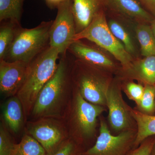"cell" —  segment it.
I'll return each instance as SVG.
<instances>
[{"label": "cell", "mask_w": 155, "mask_h": 155, "mask_svg": "<svg viewBox=\"0 0 155 155\" xmlns=\"http://www.w3.org/2000/svg\"><path fill=\"white\" fill-rule=\"evenodd\" d=\"M73 93L71 70L66 55L63 56L54 74L39 93L29 117L30 120L45 117L64 120Z\"/></svg>", "instance_id": "cell-1"}, {"label": "cell", "mask_w": 155, "mask_h": 155, "mask_svg": "<svg viewBox=\"0 0 155 155\" xmlns=\"http://www.w3.org/2000/svg\"><path fill=\"white\" fill-rule=\"evenodd\" d=\"M59 54L58 50L49 46L29 63L25 81L17 95L25 120L30 116L40 92L54 74Z\"/></svg>", "instance_id": "cell-2"}, {"label": "cell", "mask_w": 155, "mask_h": 155, "mask_svg": "<svg viewBox=\"0 0 155 155\" xmlns=\"http://www.w3.org/2000/svg\"><path fill=\"white\" fill-rule=\"evenodd\" d=\"M102 106L84 100L74 87L73 98L64 119L69 138L77 144L93 137L97 118L104 111Z\"/></svg>", "instance_id": "cell-3"}, {"label": "cell", "mask_w": 155, "mask_h": 155, "mask_svg": "<svg viewBox=\"0 0 155 155\" xmlns=\"http://www.w3.org/2000/svg\"><path fill=\"white\" fill-rule=\"evenodd\" d=\"M53 22L44 21L31 28L21 26L3 60L31 63L49 46V32Z\"/></svg>", "instance_id": "cell-4"}, {"label": "cell", "mask_w": 155, "mask_h": 155, "mask_svg": "<svg viewBox=\"0 0 155 155\" xmlns=\"http://www.w3.org/2000/svg\"><path fill=\"white\" fill-rule=\"evenodd\" d=\"M84 39L94 43L110 53L126 70L132 65V56L111 32L103 10L97 14L87 28L76 34L74 41Z\"/></svg>", "instance_id": "cell-5"}, {"label": "cell", "mask_w": 155, "mask_h": 155, "mask_svg": "<svg viewBox=\"0 0 155 155\" xmlns=\"http://www.w3.org/2000/svg\"><path fill=\"white\" fill-rule=\"evenodd\" d=\"M78 61L79 64H76L75 68L71 70L74 88L88 102L98 105H105L110 84L99 73L98 69Z\"/></svg>", "instance_id": "cell-6"}, {"label": "cell", "mask_w": 155, "mask_h": 155, "mask_svg": "<svg viewBox=\"0 0 155 155\" xmlns=\"http://www.w3.org/2000/svg\"><path fill=\"white\" fill-rule=\"evenodd\" d=\"M26 127L25 133L38 141L48 155L56 152L69 138L66 124L62 119L45 117L29 120Z\"/></svg>", "instance_id": "cell-7"}, {"label": "cell", "mask_w": 155, "mask_h": 155, "mask_svg": "<svg viewBox=\"0 0 155 155\" xmlns=\"http://www.w3.org/2000/svg\"><path fill=\"white\" fill-rule=\"evenodd\" d=\"M72 5L70 1L58 6L57 16L50 28L49 46L63 56L66 55L76 34Z\"/></svg>", "instance_id": "cell-8"}, {"label": "cell", "mask_w": 155, "mask_h": 155, "mask_svg": "<svg viewBox=\"0 0 155 155\" xmlns=\"http://www.w3.org/2000/svg\"><path fill=\"white\" fill-rule=\"evenodd\" d=\"M135 137L130 130L112 135L105 122L101 120L100 134L95 144L79 155H127L134 146Z\"/></svg>", "instance_id": "cell-9"}, {"label": "cell", "mask_w": 155, "mask_h": 155, "mask_svg": "<svg viewBox=\"0 0 155 155\" xmlns=\"http://www.w3.org/2000/svg\"><path fill=\"white\" fill-rule=\"evenodd\" d=\"M29 64L0 60V91L6 97L17 95L25 81Z\"/></svg>", "instance_id": "cell-10"}, {"label": "cell", "mask_w": 155, "mask_h": 155, "mask_svg": "<svg viewBox=\"0 0 155 155\" xmlns=\"http://www.w3.org/2000/svg\"><path fill=\"white\" fill-rule=\"evenodd\" d=\"M106 105L109 109V119L113 129L119 131L130 126L131 118L129 111L122 99L119 87L110 85L107 92Z\"/></svg>", "instance_id": "cell-11"}, {"label": "cell", "mask_w": 155, "mask_h": 155, "mask_svg": "<svg viewBox=\"0 0 155 155\" xmlns=\"http://www.w3.org/2000/svg\"><path fill=\"white\" fill-rule=\"evenodd\" d=\"M68 51L78 60L97 69H110L114 67L113 61L104 53L81 40L73 42Z\"/></svg>", "instance_id": "cell-12"}, {"label": "cell", "mask_w": 155, "mask_h": 155, "mask_svg": "<svg viewBox=\"0 0 155 155\" xmlns=\"http://www.w3.org/2000/svg\"><path fill=\"white\" fill-rule=\"evenodd\" d=\"M104 6L119 15L140 23L150 24L155 19L137 0H104Z\"/></svg>", "instance_id": "cell-13"}, {"label": "cell", "mask_w": 155, "mask_h": 155, "mask_svg": "<svg viewBox=\"0 0 155 155\" xmlns=\"http://www.w3.org/2000/svg\"><path fill=\"white\" fill-rule=\"evenodd\" d=\"M104 0H72L76 33L85 29L102 10Z\"/></svg>", "instance_id": "cell-14"}, {"label": "cell", "mask_w": 155, "mask_h": 155, "mask_svg": "<svg viewBox=\"0 0 155 155\" xmlns=\"http://www.w3.org/2000/svg\"><path fill=\"white\" fill-rule=\"evenodd\" d=\"M2 107L5 123L13 133H19L26 120L22 103L19 98L17 95L10 97Z\"/></svg>", "instance_id": "cell-15"}, {"label": "cell", "mask_w": 155, "mask_h": 155, "mask_svg": "<svg viewBox=\"0 0 155 155\" xmlns=\"http://www.w3.org/2000/svg\"><path fill=\"white\" fill-rule=\"evenodd\" d=\"M127 70L130 75L146 84L155 85V55L136 61Z\"/></svg>", "instance_id": "cell-16"}, {"label": "cell", "mask_w": 155, "mask_h": 155, "mask_svg": "<svg viewBox=\"0 0 155 155\" xmlns=\"http://www.w3.org/2000/svg\"><path fill=\"white\" fill-rule=\"evenodd\" d=\"M131 114L138 127L134 144V147H137L149 137L155 135V116L136 111H131Z\"/></svg>", "instance_id": "cell-17"}, {"label": "cell", "mask_w": 155, "mask_h": 155, "mask_svg": "<svg viewBox=\"0 0 155 155\" xmlns=\"http://www.w3.org/2000/svg\"><path fill=\"white\" fill-rule=\"evenodd\" d=\"M135 31L142 55L144 57L155 55V37L150 25L147 23L139 24Z\"/></svg>", "instance_id": "cell-18"}, {"label": "cell", "mask_w": 155, "mask_h": 155, "mask_svg": "<svg viewBox=\"0 0 155 155\" xmlns=\"http://www.w3.org/2000/svg\"><path fill=\"white\" fill-rule=\"evenodd\" d=\"M1 22L0 28V60L5 59L21 26L19 22L12 21Z\"/></svg>", "instance_id": "cell-19"}, {"label": "cell", "mask_w": 155, "mask_h": 155, "mask_svg": "<svg viewBox=\"0 0 155 155\" xmlns=\"http://www.w3.org/2000/svg\"><path fill=\"white\" fill-rule=\"evenodd\" d=\"M10 155H48L41 145L25 133L19 143L15 144Z\"/></svg>", "instance_id": "cell-20"}, {"label": "cell", "mask_w": 155, "mask_h": 155, "mask_svg": "<svg viewBox=\"0 0 155 155\" xmlns=\"http://www.w3.org/2000/svg\"><path fill=\"white\" fill-rule=\"evenodd\" d=\"M25 0H0V21L20 22Z\"/></svg>", "instance_id": "cell-21"}, {"label": "cell", "mask_w": 155, "mask_h": 155, "mask_svg": "<svg viewBox=\"0 0 155 155\" xmlns=\"http://www.w3.org/2000/svg\"><path fill=\"white\" fill-rule=\"evenodd\" d=\"M111 32L125 48L127 52L131 55L135 52V46L133 40L125 28L119 22L111 19L108 22Z\"/></svg>", "instance_id": "cell-22"}, {"label": "cell", "mask_w": 155, "mask_h": 155, "mask_svg": "<svg viewBox=\"0 0 155 155\" xmlns=\"http://www.w3.org/2000/svg\"><path fill=\"white\" fill-rule=\"evenodd\" d=\"M155 87L146 84L141 101L139 106L147 113H152L155 109Z\"/></svg>", "instance_id": "cell-23"}, {"label": "cell", "mask_w": 155, "mask_h": 155, "mask_svg": "<svg viewBox=\"0 0 155 155\" xmlns=\"http://www.w3.org/2000/svg\"><path fill=\"white\" fill-rule=\"evenodd\" d=\"M3 122L0 125V155H10L15 145Z\"/></svg>", "instance_id": "cell-24"}, {"label": "cell", "mask_w": 155, "mask_h": 155, "mask_svg": "<svg viewBox=\"0 0 155 155\" xmlns=\"http://www.w3.org/2000/svg\"><path fill=\"white\" fill-rule=\"evenodd\" d=\"M78 146L75 141L68 138L61 145L58 150L51 155H79Z\"/></svg>", "instance_id": "cell-25"}, {"label": "cell", "mask_w": 155, "mask_h": 155, "mask_svg": "<svg viewBox=\"0 0 155 155\" xmlns=\"http://www.w3.org/2000/svg\"><path fill=\"white\" fill-rule=\"evenodd\" d=\"M126 90L130 98L135 101L139 106L143 95L144 87L140 84L129 82L126 85Z\"/></svg>", "instance_id": "cell-26"}, {"label": "cell", "mask_w": 155, "mask_h": 155, "mask_svg": "<svg viewBox=\"0 0 155 155\" xmlns=\"http://www.w3.org/2000/svg\"><path fill=\"white\" fill-rule=\"evenodd\" d=\"M155 142V140H152L143 141L138 147L127 155H151Z\"/></svg>", "instance_id": "cell-27"}, {"label": "cell", "mask_w": 155, "mask_h": 155, "mask_svg": "<svg viewBox=\"0 0 155 155\" xmlns=\"http://www.w3.org/2000/svg\"><path fill=\"white\" fill-rule=\"evenodd\" d=\"M155 18V0H137Z\"/></svg>", "instance_id": "cell-28"}, {"label": "cell", "mask_w": 155, "mask_h": 155, "mask_svg": "<svg viewBox=\"0 0 155 155\" xmlns=\"http://www.w3.org/2000/svg\"><path fill=\"white\" fill-rule=\"evenodd\" d=\"M47 5L51 8H58V6L62 3L72 1V0H45Z\"/></svg>", "instance_id": "cell-29"}, {"label": "cell", "mask_w": 155, "mask_h": 155, "mask_svg": "<svg viewBox=\"0 0 155 155\" xmlns=\"http://www.w3.org/2000/svg\"><path fill=\"white\" fill-rule=\"evenodd\" d=\"M150 26L151 27L152 30L153 31V33L154 34V35L155 37V19L151 22Z\"/></svg>", "instance_id": "cell-30"}, {"label": "cell", "mask_w": 155, "mask_h": 155, "mask_svg": "<svg viewBox=\"0 0 155 155\" xmlns=\"http://www.w3.org/2000/svg\"><path fill=\"white\" fill-rule=\"evenodd\" d=\"M151 155H155V142L153 147L152 151L151 154Z\"/></svg>", "instance_id": "cell-31"}, {"label": "cell", "mask_w": 155, "mask_h": 155, "mask_svg": "<svg viewBox=\"0 0 155 155\" xmlns=\"http://www.w3.org/2000/svg\"></svg>", "instance_id": "cell-32"}]
</instances>
